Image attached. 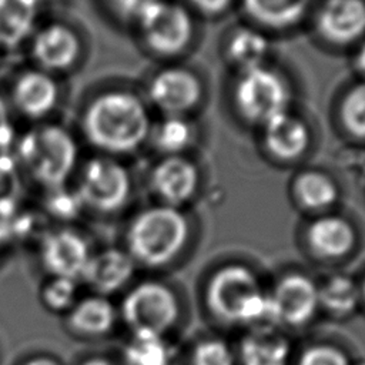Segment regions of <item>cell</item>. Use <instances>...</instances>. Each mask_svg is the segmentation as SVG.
<instances>
[{
	"mask_svg": "<svg viewBox=\"0 0 365 365\" xmlns=\"http://www.w3.org/2000/svg\"><path fill=\"white\" fill-rule=\"evenodd\" d=\"M268 281L250 262H220L202 277L201 308L217 327L238 334L258 325H271Z\"/></svg>",
	"mask_w": 365,
	"mask_h": 365,
	"instance_id": "cell-1",
	"label": "cell"
},
{
	"mask_svg": "<svg viewBox=\"0 0 365 365\" xmlns=\"http://www.w3.org/2000/svg\"><path fill=\"white\" fill-rule=\"evenodd\" d=\"M191 224L177 207L158 204L140 211L125 231V251L137 267L160 272L181 262L191 244Z\"/></svg>",
	"mask_w": 365,
	"mask_h": 365,
	"instance_id": "cell-2",
	"label": "cell"
},
{
	"mask_svg": "<svg viewBox=\"0 0 365 365\" xmlns=\"http://www.w3.org/2000/svg\"><path fill=\"white\" fill-rule=\"evenodd\" d=\"M151 118L144 101L127 90H110L90 101L83 114L86 138L110 154L135 151L151 133Z\"/></svg>",
	"mask_w": 365,
	"mask_h": 365,
	"instance_id": "cell-3",
	"label": "cell"
},
{
	"mask_svg": "<svg viewBox=\"0 0 365 365\" xmlns=\"http://www.w3.org/2000/svg\"><path fill=\"white\" fill-rule=\"evenodd\" d=\"M117 307L120 322L128 332L177 336L188 317V304L181 288L163 277L134 281Z\"/></svg>",
	"mask_w": 365,
	"mask_h": 365,
	"instance_id": "cell-4",
	"label": "cell"
},
{
	"mask_svg": "<svg viewBox=\"0 0 365 365\" xmlns=\"http://www.w3.org/2000/svg\"><path fill=\"white\" fill-rule=\"evenodd\" d=\"M77 155L74 137L57 124L30 128L17 144V163L48 190L64 187L76 167Z\"/></svg>",
	"mask_w": 365,
	"mask_h": 365,
	"instance_id": "cell-5",
	"label": "cell"
},
{
	"mask_svg": "<svg viewBox=\"0 0 365 365\" xmlns=\"http://www.w3.org/2000/svg\"><path fill=\"white\" fill-rule=\"evenodd\" d=\"M269 324L294 335L321 317L318 275L302 268H285L268 281Z\"/></svg>",
	"mask_w": 365,
	"mask_h": 365,
	"instance_id": "cell-6",
	"label": "cell"
},
{
	"mask_svg": "<svg viewBox=\"0 0 365 365\" xmlns=\"http://www.w3.org/2000/svg\"><path fill=\"white\" fill-rule=\"evenodd\" d=\"M232 97L235 108L244 120L264 127L272 118L288 111L291 90L278 71L261 66L240 73Z\"/></svg>",
	"mask_w": 365,
	"mask_h": 365,
	"instance_id": "cell-7",
	"label": "cell"
},
{
	"mask_svg": "<svg viewBox=\"0 0 365 365\" xmlns=\"http://www.w3.org/2000/svg\"><path fill=\"white\" fill-rule=\"evenodd\" d=\"M135 21L145 46L163 57L178 56L191 44L194 37L192 17L177 1L157 0Z\"/></svg>",
	"mask_w": 365,
	"mask_h": 365,
	"instance_id": "cell-8",
	"label": "cell"
},
{
	"mask_svg": "<svg viewBox=\"0 0 365 365\" xmlns=\"http://www.w3.org/2000/svg\"><path fill=\"white\" fill-rule=\"evenodd\" d=\"M76 192L83 205L101 214H113L127 204L131 178L117 160L94 157L84 164Z\"/></svg>",
	"mask_w": 365,
	"mask_h": 365,
	"instance_id": "cell-9",
	"label": "cell"
},
{
	"mask_svg": "<svg viewBox=\"0 0 365 365\" xmlns=\"http://www.w3.org/2000/svg\"><path fill=\"white\" fill-rule=\"evenodd\" d=\"M304 245L314 261L334 267L354 255L358 247V232L348 218L322 214L307 225Z\"/></svg>",
	"mask_w": 365,
	"mask_h": 365,
	"instance_id": "cell-10",
	"label": "cell"
},
{
	"mask_svg": "<svg viewBox=\"0 0 365 365\" xmlns=\"http://www.w3.org/2000/svg\"><path fill=\"white\" fill-rule=\"evenodd\" d=\"M202 83L185 67H165L148 83L151 104L164 115H182L192 111L202 98Z\"/></svg>",
	"mask_w": 365,
	"mask_h": 365,
	"instance_id": "cell-11",
	"label": "cell"
},
{
	"mask_svg": "<svg viewBox=\"0 0 365 365\" xmlns=\"http://www.w3.org/2000/svg\"><path fill=\"white\" fill-rule=\"evenodd\" d=\"M91 252L87 240L80 232L58 228L41 238L38 258L48 277L80 281Z\"/></svg>",
	"mask_w": 365,
	"mask_h": 365,
	"instance_id": "cell-12",
	"label": "cell"
},
{
	"mask_svg": "<svg viewBox=\"0 0 365 365\" xmlns=\"http://www.w3.org/2000/svg\"><path fill=\"white\" fill-rule=\"evenodd\" d=\"M234 345L238 365H292L297 348L291 334L268 324L240 332Z\"/></svg>",
	"mask_w": 365,
	"mask_h": 365,
	"instance_id": "cell-13",
	"label": "cell"
},
{
	"mask_svg": "<svg viewBox=\"0 0 365 365\" xmlns=\"http://www.w3.org/2000/svg\"><path fill=\"white\" fill-rule=\"evenodd\" d=\"M137 264L124 248L110 247L91 252L80 281L93 294L110 297L125 291L135 278Z\"/></svg>",
	"mask_w": 365,
	"mask_h": 365,
	"instance_id": "cell-14",
	"label": "cell"
},
{
	"mask_svg": "<svg viewBox=\"0 0 365 365\" xmlns=\"http://www.w3.org/2000/svg\"><path fill=\"white\" fill-rule=\"evenodd\" d=\"M150 184L161 204L181 208L195 195L200 173L197 165L187 157L165 155L153 168Z\"/></svg>",
	"mask_w": 365,
	"mask_h": 365,
	"instance_id": "cell-15",
	"label": "cell"
},
{
	"mask_svg": "<svg viewBox=\"0 0 365 365\" xmlns=\"http://www.w3.org/2000/svg\"><path fill=\"white\" fill-rule=\"evenodd\" d=\"M315 27L327 43L348 46L365 36V0H325Z\"/></svg>",
	"mask_w": 365,
	"mask_h": 365,
	"instance_id": "cell-16",
	"label": "cell"
},
{
	"mask_svg": "<svg viewBox=\"0 0 365 365\" xmlns=\"http://www.w3.org/2000/svg\"><path fill=\"white\" fill-rule=\"evenodd\" d=\"M78 36L66 24L50 23L40 29L31 41V56L43 71H64L80 56Z\"/></svg>",
	"mask_w": 365,
	"mask_h": 365,
	"instance_id": "cell-17",
	"label": "cell"
},
{
	"mask_svg": "<svg viewBox=\"0 0 365 365\" xmlns=\"http://www.w3.org/2000/svg\"><path fill=\"white\" fill-rule=\"evenodd\" d=\"M123 365H184V345L177 336L128 332L121 349Z\"/></svg>",
	"mask_w": 365,
	"mask_h": 365,
	"instance_id": "cell-18",
	"label": "cell"
},
{
	"mask_svg": "<svg viewBox=\"0 0 365 365\" xmlns=\"http://www.w3.org/2000/svg\"><path fill=\"white\" fill-rule=\"evenodd\" d=\"M321 315L345 321L361 311L358 277L345 271H329L318 277Z\"/></svg>",
	"mask_w": 365,
	"mask_h": 365,
	"instance_id": "cell-19",
	"label": "cell"
},
{
	"mask_svg": "<svg viewBox=\"0 0 365 365\" xmlns=\"http://www.w3.org/2000/svg\"><path fill=\"white\" fill-rule=\"evenodd\" d=\"M67 327L80 336L98 338L111 334L120 322L118 307L110 297L90 294L80 297L66 314Z\"/></svg>",
	"mask_w": 365,
	"mask_h": 365,
	"instance_id": "cell-20",
	"label": "cell"
},
{
	"mask_svg": "<svg viewBox=\"0 0 365 365\" xmlns=\"http://www.w3.org/2000/svg\"><path fill=\"white\" fill-rule=\"evenodd\" d=\"M262 128V143L271 157L279 161H295L302 157L311 141L308 125L295 114L285 111Z\"/></svg>",
	"mask_w": 365,
	"mask_h": 365,
	"instance_id": "cell-21",
	"label": "cell"
},
{
	"mask_svg": "<svg viewBox=\"0 0 365 365\" xmlns=\"http://www.w3.org/2000/svg\"><path fill=\"white\" fill-rule=\"evenodd\" d=\"M11 98L23 115L40 118L56 107L58 87L48 73L31 70L17 77L11 90Z\"/></svg>",
	"mask_w": 365,
	"mask_h": 365,
	"instance_id": "cell-22",
	"label": "cell"
},
{
	"mask_svg": "<svg viewBox=\"0 0 365 365\" xmlns=\"http://www.w3.org/2000/svg\"><path fill=\"white\" fill-rule=\"evenodd\" d=\"M311 0H242L247 16L268 29H288L298 24Z\"/></svg>",
	"mask_w": 365,
	"mask_h": 365,
	"instance_id": "cell-23",
	"label": "cell"
},
{
	"mask_svg": "<svg viewBox=\"0 0 365 365\" xmlns=\"http://www.w3.org/2000/svg\"><path fill=\"white\" fill-rule=\"evenodd\" d=\"M40 0H0V46H20L33 31Z\"/></svg>",
	"mask_w": 365,
	"mask_h": 365,
	"instance_id": "cell-24",
	"label": "cell"
},
{
	"mask_svg": "<svg viewBox=\"0 0 365 365\" xmlns=\"http://www.w3.org/2000/svg\"><path fill=\"white\" fill-rule=\"evenodd\" d=\"M295 201L309 211H325L334 205L339 197L336 182L324 171L305 170L292 182Z\"/></svg>",
	"mask_w": 365,
	"mask_h": 365,
	"instance_id": "cell-25",
	"label": "cell"
},
{
	"mask_svg": "<svg viewBox=\"0 0 365 365\" xmlns=\"http://www.w3.org/2000/svg\"><path fill=\"white\" fill-rule=\"evenodd\" d=\"M184 365H238L234 341L221 332H204L184 345Z\"/></svg>",
	"mask_w": 365,
	"mask_h": 365,
	"instance_id": "cell-26",
	"label": "cell"
},
{
	"mask_svg": "<svg viewBox=\"0 0 365 365\" xmlns=\"http://www.w3.org/2000/svg\"><path fill=\"white\" fill-rule=\"evenodd\" d=\"M269 53L268 38L250 27L237 29L227 41V57L241 71L265 66Z\"/></svg>",
	"mask_w": 365,
	"mask_h": 365,
	"instance_id": "cell-27",
	"label": "cell"
},
{
	"mask_svg": "<svg viewBox=\"0 0 365 365\" xmlns=\"http://www.w3.org/2000/svg\"><path fill=\"white\" fill-rule=\"evenodd\" d=\"M292 365H358L352 351L336 339L314 338L297 345Z\"/></svg>",
	"mask_w": 365,
	"mask_h": 365,
	"instance_id": "cell-28",
	"label": "cell"
},
{
	"mask_svg": "<svg viewBox=\"0 0 365 365\" xmlns=\"http://www.w3.org/2000/svg\"><path fill=\"white\" fill-rule=\"evenodd\" d=\"M153 143L165 155H181L194 140V127L182 115H164V118L151 128Z\"/></svg>",
	"mask_w": 365,
	"mask_h": 365,
	"instance_id": "cell-29",
	"label": "cell"
},
{
	"mask_svg": "<svg viewBox=\"0 0 365 365\" xmlns=\"http://www.w3.org/2000/svg\"><path fill=\"white\" fill-rule=\"evenodd\" d=\"M339 118L348 134L365 140V81L352 86L344 94Z\"/></svg>",
	"mask_w": 365,
	"mask_h": 365,
	"instance_id": "cell-30",
	"label": "cell"
},
{
	"mask_svg": "<svg viewBox=\"0 0 365 365\" xmlns=\"http://www.w3.org/2000/svg\"><path fill=\"white\" fill-rule=\"evenodd\" d=\"M21 192L19 163L7 153H0V217H11Z\"/></svg>",
	"mask_w": 365,
	"mask_h": 365,
	"instance_id": "cell-31",
	"label": "cell"
},
{
	"mask_svg": "<svg viewBox=\"0 0 365 365\" xmlns=\"http://www.w3.org/2000/svg\"><path fill=\"white\" fill-rule=\"evenodd\" d=\"M77 279L50 277L41 288V302L53 312H68L77 302L78 297Z\"/></svg>",
	"mask_w": 365,
	"mask_h": 365,
	"instance_id": "cell-32",
	"label": "cell"
},
{
	"mask_svg": "<svg viewBox=\"0 0 365 365\" xmlns=\"http://www.w3.org/2000/svg\"><path fill=\"white\" fill-rule=\"evenodd\" d=\"M51 191L53 195L48 198L47 207L54 217L67 220L78 214L80 208L83 207V202L78 198L77 192H64L63 187Z\"/></svg>",
	"mask_w": 365,
	"mask_h": 365,
	"instance_id": "cell-33",
	"label": "cell"
},
{
	"mask_svg": "<svg viewBox=\"0 0 365 365\" xmlns=\"http://www.w3.org/2000/svg\"><path fill=\"white\" fill-rule=\"evenodd\" d=\"M114 14L124 20H137V17L157 0H106Z\"/></svg>",
	"mask_w": 365,
	"mask_h": 365,
	"instance_id": "cell-34",
	"label": "cell"
},
{
	"mask_svg": "<svg viewBox=\"0 0 365 365\" xmlns=\"http://www.w3.org/2000/svg\"><path fill=\"white\" fill-rule=\"evenodd\" d=\"M190 4L205 16H218L224 13L232 3V0H188Z\"/></svg>",
	"mask_w": 365,
	"mask_h": 365,
	"instance_id": "cell-35",
	"label": "cell"
},
{
	"mask_svg": "<svg viewBox=\"0 0 365 365\" xmlns=\"http://www.w3.org/2000/svg\"><path fill=\"white\" fill-rule=\"evenodd\" d=\"M11 137H13V131L9 123L7 107L0 97V148H4L7 144H10Z\"/></svg>",
	"mask_w": 365,
	"mask_h": 365,
	"instance_id": "cell-36",
	"label": "cell"
},
{
	"mask_svg": "<svg viewBox=\"0 0 365 365\" xmlns=\"http://www.w3.org/2000/svg\"><path fill=\"white\" fill-rule=\"evenodd\" d=\"M21 365H61V364L58 361H56L54 358H51V356L38 355V356H33V358L27 359Z\"/></svg>",
	"mask_w": 365,
	"mask_h": 365,
	"instance_id": "cell-37",
	"label": "cell"
},
{
	"mask_svg": "<svg viewBox=\"0 0 365 365\" xmlns=\"http://www.w3.org/2000/svg\"><path fill=\"white\" fill-rule=\"evenodd\" d=\"M80 365H123V364L107 356H90L86 361H83Z\"/></svg>",
	"mask_w": 365,
	"mask_h": 365,
	"instance_id": "cell-38",
	"label": "cell"
},
{
	"mask_svg": "<svg viewBox=\"0 0 365 365\" xmlns=\"http://www.w3.org/2000/svg\"><path fill=\"white\" fill-rule=\"evenodd\" d=\"M355 66L361 73L365 74V41H362L355 54Z\"/></svg>",
	"mask_w": 365,
	"mask_h": 365,
	"instance_id": "cell-39",
	"label": "cell"
},
{
	"mask_svg": "<svg viewBox=\"0 0 365 365\" xmlns=\"http://www.w3.org/2000/svg\"><path fill=\"white\" fill-rule=\"evenodd\" d=\"M358 277L359 284V295H361V311H365V271Z\"/></svg>",
	"mask_w": 365,
	"mask_h": 365,
	"instance_id": "cell-40",
	"label": "cell"
},
{
	"mask_svg": "<svg viewBox=\"0 0 365 365\" xmlns=\"http://www.w3.org/2000/svg\"><path fill=\"white\" fill-rule=\"evenodd\" d=\"M4 241H6V237H4V232H3V228L0 227V250H1V247H3V244H4Z\"/></svg>",
	"mask_w": 365,
	"mask_h": 365,
	"instance_id": "cell-41",
	"label": "cell"
}]
</instances>
